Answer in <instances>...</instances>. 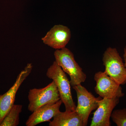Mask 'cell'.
Instances as JSON below:
<instances>
[{
  "instance_id": "8",
  "label": "cell",
  "mask_w": 126,
  "mask_h": 126,
  "mask_svg": "<svg viewBox=\"0 0 126 126\" xmlns=\"http://www.w3.org/2000/svg\"><path fill=\"white\" fill-rule=\"evenodd\" d=\"M119 98H102L94 112L90 126H110L111 115L119 102Z\"/></svg>"
},
{
  "instance_id": "2",
  "label": "cell",
  "mask_w": 126,
  "mask_h": 126,
  "mask_svg": "<svg viewBox=\"0 0 126 126\" xmlns=\"http://www.w3.org/2000/svg\"><path fill=\"white\" fill-rule=\"evenodd\" d=\"M46 76L52 79L56 84L65 110L75 111L77 106L72 97L70 81L65 72L55 61L47 69Z\"/></svg>"
},
{
  "instance_id": "13",
  "label": "cell",
  "mask_w": 126,
  "mask_h": 126,
  "mask_svg": "<svg viewBox=\"0 0 126 126\" xmlns=\"http://www.w3.org/2000/svg\"><path fill=\"white\" fill-rule=\"evenodd\" d=\"M111 118L117 126H126V108L113 110Z\"/></svg>"
},
{
  "instance_id": "1",
  "label": "cell",
  "mask_w": 126,
  "mask_h": 126,
  "mask_svg": "<svg viewBox=\"0 0 126 126\" xmlns=\"http://www.w3.org/2000/svg\"><path fill=\"white\" fill-rule=\"evenodd\" d=\"M54 56L56 63L70 77L71 86H77L85 82L86 75L75 61L74 55L71 50L66 47L56 50Z\"/></svg>"
},
{
  "instance_id": "12",
  "label": "cell",
  "mask_w": 126,
  "mask_h": 126,
  "mask_svg": "<svg viewBox=\"0 0 126 126\" xmlns=\"http://www.w3.org/2000/svg\"><path fill=\"white\" fill-rule=\"evenodd\" d=\"M23 106L14 104L6 116L0 126H17L19 124L20 114L22 112Z\"/></svg>"
},
{
  "instance_id": "7",
  "label": "cell",
  "mask_w": 126,
  "mask_h": 126,
  "mask_svg": "<svg viewBox=\"0 0 126 126\" xmlns=\"http://www.w3.org/2000/svg\"><path fill=\"white\" fill-rule=\"evenodd\" d=\"M96 82L95 92L102 98H113L123 97L121 85L109 77L104 72H97L94 75Z\"/></svg>"
},
{
  "instance_id": "11",
  "label": "cell",
  "mask_w": 126,
  "mask_h": 126,
  "mask_svg": "<svg viewBox=\"0 0 126 126\" xmlns=\"http://www.w3.org/2000/svg\"><path fill=\"white\" fill-rule=\"evenodd\" d=\"M49 126H84L82 119L75 111H60L49 122Z\"/></svg>"
},
{
  "instance_id": "6",
  "label": "cell",
  "mask_w": 126,
  "mask_h": 126,
  "mask_svg": "<svg viewBox=\"0 0 126 126\" xmlns=\"http://www.w3.org/2000/svg\"><path fill=\"white\" fill-rule=\"evenodd\" d=\"M32 68V64L27 63L24 69L18 75L12 87L6 93L0 95V125L14 106L18 89L31 73Z\"/></svg>"
},
{
  "instance_id": "3",
  "label": "cell",
  "mask_w": 126,
  "mask_h": 126,
  "mask_svg": "<svg viewBox=\"0 0 126 126\" xmlns=\"http://www.w3.org/2000/svg\"><path fill=\"white\" fill-rule=\"evenodd\" d=\"M104 72L121 85L126 83V69L123 59L116 48H107L102 59Z\"/></svg>"
},
{
  "instance_id": "5",
  "label": "cell",
  "mask_w": 126,
  "mask_h": 126,
  "mask_svg": "<svg viewBox=\"0 0 126 126\" xmlns=\"http://www.w3.org/2000/svg\"><path fill=\"white\" fill-rule=\"evenodd\" d=\"M73 87L77 93L78 99V104L75 111L81 117L84 126H87L90 113L96 109L102 98L94 97L81 84Z\"/></svg>"
},
{
  "instance_id": "9",
  "label": "cell",
  "mask_w": 126,
  "mask_h": 126,
  "mask_svg": "<svg viewBox=\"0 0 126 126\" xmlns=\"http://www.w3.org/2000/svg\"><path fill=\"white\" fill-rule=\"evenodd\" d=\"M70 29L65 26L55 25L41 40L43 43L56 50L65 47L71 38Z\"/></svg>"
},
{
  "instance_id": "10",
  "label": "cell",
  "mask_w": 126,
  "mask_h": 126,
  "mask_svg": "<svg viewBox=\"0 0 126 126\" xmlns=\"http://www.w3.org/2000/svg\"><path fill=\"white\" fill-rule=\"evenodd\" d=\"M63 102L60 99L54 103L48 104L39 108L33 112L26 122L27 126H35L40 123L50 122L60 111Z\"/></svg>"
},
{
  "instance_id": "4",
  "label": "cell",
  "mask_w": 126,
  "mask_h": 126,
  "mask_svg": "<svg viewBox=\"0 0 126 126\" xmlns=\"http://www.w3.org/2000/svg\"><path fill=\"white\" fill-rule=\"evenodd\" d=\"M28 98L29 102L28 109L31 112L41 106L55 103L61 99L57 87L53 81L45 87L30 89Z\"/></svg>"
},
{
  "instance_id": "14",
  "label": "cell",
  "mask_w": 126,
  "mask_h": 126,
  "mask_svg": "<svg viewBox=\"0 0 126 126\" xmlns=\"http://www.w3.org/2000/svg\"><path fill=\"white\" fill-rule=\"evenodd\" d=\"M123 57H124V61H125L124 65H125L126 69V47H125L124 48V53L123 54Z\"/></svg>"
}]
</instances>
